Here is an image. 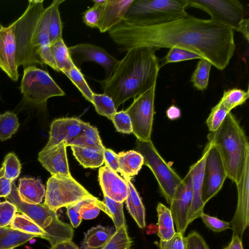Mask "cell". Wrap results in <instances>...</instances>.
Here are the masks:
<instances>
[{"instance_id":"cell-13","label":"cell","mask_w":249,"mask_h":249,"mask_svg":"<svg viewBox=\"0 0 249 249\" xmlns=\"http://www.w3.org/2000/svg\"><path fill=\"white\" fill-rule=\"evenodd\" d=\"M193 199L192 176L189 171L178 187L170 204V210L177 232L184 234L189 225L188 213Z\"/></svg>"},{"instance_id":"cell-3","label":"cell","mask_w":249,"mask_h":249,"mask_svg":"<svg viewBox=\"0 0 249 249\" xmlns=\"http://www.w3.org/2000/svg\"><path fill=\"white\" fill-rule=\"evenodd\" d=\"M43 0H30L22 15L12 23L18 67L44 64L40 52L50 47L49 24L52 5L45 8Z\"/></svg>"},{"instance_id":"cell-46","label":"cell","mask_w":249,"mask_h":249,"mask_svg":"<svg viewBox=\"0 0 249 249\" xmlns=\"http://www.w3.org/2000/svg\"><path fill=\"white\" fill-rule=\"evenodd\" d=\"M185 240V249H210L203 237L196 231L189 232Z\"/></svg>"},{"instance_id":"cell-45","label":"cell","mask_w":249,"mask_h":249,"mask_svg":"<svg viewBox=\"0 0 249 249\" xmlns=\"http://www.w3.org/2000/svg\"><path fill=\"white\" fill-rule=\"evenodd\" d=\"M199 218H201L206 226L213 231L219 232L227 229H231L230 223L210 216L204 212L200 214Z\"/></svg>"},{"instance_id":"cell-12","label":"cell","mask_w":249,"mask_h":249,"mask_svg":"<svg viewBox=\"0 0 249 249\" xmlns=\"http://www.w3.org/2000/svg\"><path fill=\"white\" fill-rule=\"evenodd\" d=\"M205 148L206 156L201 196L205 205L219 192L227 178L223 160L217 148L210 142Z\"/></svg>"},{"instance_id":"cell-50","label":"cell","mask_w":249,"mask_h":249,"mask_svg":"<svg viewBox=\"0 0 249 249\" xmlns=\"http://www.w3.org/2000/svg\"><path fill=\"white\" fill-rule=\"evenodd\" d=\"M104 163L116 173L121 174L120 168L118 154H116L112 150L106 148L103 153Z\"/></svg>"},{"instance_id":"cell-52","label":"cell","mask_w":249,"mask_h":249,"mask_svg":"<svg viewBox=\"0 0 249 249\" xmlns=\"http://www.w3.org/2000/svg\"><path fill=\"white\" fill-rule=\"evenodd\" d=\"M223 249H244L241 238L237 234H233L230 243Z\"/></svg>"},{"instance_id":"cell-23","label":"cell","mask_w":249,"mask_h":249,"mask_svg":"<svg viewBox=\"0 0 249 249\" xmlns=\"http://www.w3.org/2000/svg\"><path fill=\"white\" fill-rule=\"evenodd\" d=\"M17 189L21 200L28 203L40 204L45 196L44 185L33 178H21Z\"/></svg>"},{"instance_id":"cell-30","label":"cell","mask_w":249,"mask_h":249,"mask_svg":"<svg viewBox=\"0 0 249 249\" xmlns=\"http://www.w3.org/2000/svg\"><path fill=\"white\" fill-rule=\"evenodd\" d=\"M50 47L59 71L64 73L75 65L63 38L56 40Z\"/></svg>"},{"instance_id":"cell-16","label":"cell","mask_w":249,"mask_h":249,"mask_svg":"<svg viewBox=\"0 0 249 249\" xmlns=\"http://www.w3.org/2000/svg\"><path fill=\"white\" fill-rule=\"evenodd\" d=\"M0 68L15 81L18 78L16 62V44L12 23L0 31Z\"/></svg>"},{"instance_id":"cell-28","label":"cell","mask_w":249,"mask_h":249,"mask_svg":"<svg viewBox=\"0 0 249 249\" xmlns=\"http://www.w3.org/2000/svg\"><path fill=\"white\" fill-rule=\"evenodd\" d=\"M156 209L158 215V235L160 240H170L176 232L170 209L159 202Z\"/></svg>"},{"instance_id":"cell-48","label":"cell","mask_w":249,"mask_h":249,"mask_svg":"<svg viewBox=\"0 0 249 249\" xmlns=\"http://www.w3.org/2000/svg\"><path fill=\"white\" fill-rule=\"evenodd\" d=\"M185 237L181 233L176 232L173 238L168 241L160 240L159 249H185Z\"/></svg>"},{"instance_id":"cell-42","label":"cell","mask_w":249,"mask_h":249,"mask_svg":"<svg viewBox=\"0 0 249 249\" xmlns=\"http://www.w3.org/2000/svg\"><path fill=\"white\" fill-rule=\"evenodd\" d=\"M229 112L219 102L212 108L206 121L210 132H214L219 128Z\"/></svg>"},{"instance_id":"cell-7","label":"cell","mask_w":249,"mask_h":249,"mask_svg":"<svg viewBox=\"0 0 249 249\" xmlns=\"http://www.w3.org/2000/svg\"><path fill=\"white\" fill-rule=\"evenodd\" d=\"M136 149L143 158V164L149 168L156 178L167 202H171L182 178L159 154L152 141L137 140Z\"/></svg>"},{"instance_id":"cell-31","label":"cell","mask_w":249,"mask_h":249,"mask_svg":"<svg viewBox=\"0 0 249 249\" xmlns=\"http://www.w3.org/2000/svg\"><path fill=\"white\" fill-rule=\"evenodd\" d=\"M212 63L205 58L200 59L193 72L191 81L198 90H205L208 87Z\"/></svg>"},{"instance_id":"cell-17","label":"cell","mask_w":249,"mask_h":249,"mask_svg":"<svg viewBox=\"0 0 249 249\" xmlns=\"http://www.w3.org/2000/svg\"><path fill=\"white\" fill-rule=\"evenodd\" d=\"M98 179L104 196L117 202L123 203L128 193V187L124 178L107 165L99 169Z\"/></svg>"},{"instance_id":"cell-38","label":"cell","mask_w":249,"mask_h":249,"mask_svg":"<svg viewBox=\"0 0 249 249\" xmlns=\"http://www.w3.org/2000/svg\"><path fill=\"white\" fill-rule=\"evenodd\" d=\"M103 203L108 208L115 228V231L123 227H127L123 212V203L115 201L104 196Z\"/></svg>"},{"instance_id":"cell-21","label":"cell","mask_w":249,"mask_h":249,"mask_svg":"<svg viewBox=\"0 0 249 249\" xmlns=\"http://www.w3.org/2000/svg\"><path fill=\"white\" fill-rule=\"evenodd\" d=\"M133 0H106L101 7L97 28L101 33L109 32L120 22Z\"/></svg>"},{"instance_id":"cell-14","label":"cell","mask_w":249,"mask_h":249,"mask_svg":"<svg viewBox=\"0 0 249 249\" xmlns=\"http://www.w3.org/2000/svg\"><path fill=\"white\" fill-rule=\"evenodd\" d=\"M236 185L237 203L234 214L230 223L233 234L242 238L249 224V156L247 157L241 176Z\"/></svg>"},{"instance_id":"cell-49","label":"cell","mask_w":249,"mask_h":249,"mask_svg":"<svg viewBox=\"0 0 249 249\" xmlns=\"http://www.w3.org/2000/svg\"><path fill=\"white\" fill-rule=\"evenodd\" d=\"M88 198H85L75 204L66 207L68 215L70 219L72 227L77 228L80 224L82 221V218L79 213V210L86 203Z\"/></svg>"},{"instance_id":"cell-19","label":"cell","mask_w":249,"mask_h":249,"mask_svg":"<svg viewBox=\"0 0 249 249\" xmlns=\"http://www.w3.org/2000/svg\"><path fill=\"white\" fill-rule=\"evenodd\" d=\"M206 156V149L205 147L201 157L190 166L189 170L192 176L193 190L192 202L188 217L189 225L203 213L205 205L202 201L201 196Z\"/></svg>"},{"instance_id":"cell-32","label":"cell","mask_w":249,"mask_h":249,"mask_svg":"<svg viewBox=\"0 0 249 249\" xmlns=\"http://www.w3.org/2000/svg\"><path fill=\"white\" fill-rule=\"evenodd\" d=\"M64 0H54L51 3L52 10L49 24L50 44L63 38L62 33L63 25L61 21L59 7Z\"/></svg>"},{"instance_id":"cell-25","label":"cell","mask_w":249,"mask_h":249,"mask_svg":"<svg viewBox=\"0 0 249 249\" xmlns=\"http://www.w3.org/2000/svg\"><path fill=\"white\" fill-rule=\"evenodd\" d=\"M127 187V196L125 200L127 210L140 228L146 226L145 210L140 196L130 179L124 177Z\"/></svg>"},{"instance_id":"cell-39","label":"cell","mask_w":249,"mask_h":249,"mask_svg":"<svg viewBox=\"0 0 249 249\" xmlns=\"http://www.w3.org/2000/svg\"><path fill=\"white\" fill-rule=\"evenodd\" d=\"M132 244V241L128 236L127 227H123L115 231L102 249H130Z\"/></svg>"},{"instance_id":"cell-20","label":"cell","mask_w":249,"mask_h":249,"mask_svg":"<svg viewBox=\"0 0 249 249\" xmlns=\"http://www.w3.org/2000/svg\"><path fill=\"white\" fill-rule=\"evenodd\" d=\"M65 142L46 150H41L38 160L52 176L60 174L70 176Z\"/></svg>"},{"instance_id":"cell-5","label":"cell","mask_w":249,"mask_h":249,"mask_svg":"<svg viewBox=\"0 0 249 249\" xmlns=\"http://www.w3.org/2000/svg\"><path fill=\"white\" fill-rule=\"evenodd\" d=\"M18 211L28 217L46 233L45 239L51 247L64 241H72L74 231L71 226L60 221L56 212L44 203L30 204L22 200L13 181L10 194L6 197Z\"/></svg>"},{"instance_id":"cell-1","label":"cell","mask_w":249,"mask_h":249,"mask_svg":"<svg viewBox=\"0 0 249 249\" xmlns=\"http://www.w3.org/2000/svg\"><path fill=\"white\" fill-rule=\"evenodd\" d=\"M108 33L121 52L145 47L179 48L208 60L220 71L228 65L235 50L233 29L188 14L153 25H137L124 18Z\"/></svg>"},{"instance_id":"cell-26","label":"cell","mask_w":249,"mask_h":249,"mask_svg":"<svg viewBox=\"0 0 249 249\" xmlns=\"http://www.w3.org/2000/svg\"><path fill=\"white\" fill-rule=\"evenodd\" d=\"M121 175L131 179L137 175L143 165V158L137 151L131 150L118 154Z\"/></svg>"},{"instance_id":"cell-22","label":"cell","mask_w":249,"mask_h":249,"mask_svg":"<svg viewBox=\"0 0 249 249\" xmlns=\"http://www.w3.org/2000/svg\"><path fill=\"white\" fill-rule=\"evenodd\" d=\"M66 146L75 145L95 150L103 154L105 147L96 127L84 122L81 132L74 138L65 142Z\"/></svg>"},{"instance_id":"cell-44","label":"cell","mask_w":249,"mask_h":249,"mask_svg":"<svg viewBox=\"0 0 249 249\" xmlns=\"http://www.w3.org/2000/svg\"><path fill=\"white\" fill-rule=\"evenodd\" d=\"M17 211V208L12 203L0 202V227L10 225Z\"/></svg>"},{"instance_id":"cell-40","label":"cell","mask_w":249,"mask_h":249,"mask_svg":"<svg viewBox=\"0 0 249 249\" xmlns=\"http://www.w3.org/2000/svg\"><path fill=\"white\" fill-rule=\"evenodd\" d=\"M1 168L4 178L13 181L20 174L21 164L16 155L10 153L5 156Z\"/></svg>"},{"instance_id":"cell-53","label":"cell","mask_w":249,"mask_h":249,"mask_svg":"<svg viewBox=\"0 0 249 249\" xmlns=\"http://www.w3.org/2000/svg\"><path fill=\"white\" fill-rule=\"evenodd\" d=\"M166 116L171 120L179 118L181 116V111L179 107L175 105L170 106L166 111Z\"/></svg>"},{"instance_id":"cell-56","label":"cell","mask_w":249,"mask_h":249,"mask_svg":"<svg viewBox=\"0 0 249 249\" xmlns=\"http://www.w3.org/2000/svg\"><path fill=\"white\" fill-rule=\"evenodd\" d=\"M92 1L94 2V5L101 7L104 4L106 0H93Z\"/></svg>"},{"instance_id":"cell-33","label":"cell","mask_w":249,"mask_h":249,"mask_svg":"<svg viewBox=\"0 0 249 249\" xmlns=\"http://www.w3.org/2000/svg\"><path fill=\"white\" fill-rule=\"evenodd\" d=\"M249 97V90L247 91L237 88L224 90L219 103L229 112L243 105Z\"/></svg>"},{"instance_id":"cell-34","label":"cell","mask_w":249,"mask_h":249,"mask_svg":"<svg viewBox=\"0 0 249 249\" xmlns=\"http://www.w3.org/2000/svg\"><path fill=\"white\" fill-rule=\"evenodd\" d=\"M10 227L28 233L36 234L45 239L46 232L24 214L16 213L10 223Z\"/></svg>"},{"instance_id":"cell-47","label":"cell","mask_w":249,"mask_h":249,"mask_svg":"<svg viewBox=\"0 0 249 249\" xmlns=\"http://www.w3.org/2000/svg\"><path fill=\"white\" fill-rule=\"evenodd\" d=\"M101 7L102 6L93 5L84 12L83 21L87 26L92 28H97L100 18Z\"/></svg>"},{"instance_id":"cell-55","label":"cell","mask_w":249,"mask_h":249,"mask_svg":"<svg viewBox=\"0 0 249 249\" xmlns=\"http://www.w3.org/2000/svg\"><path fill=\"white\" fill-rule=\"evenodd\" d=\"M249 19L244 18L241 22L238 32L241 33L245 39L249 41Z\"/></svg>"},{"instance_id":"cell-9","label":"cell","mask_w":249,"mask_h":249,"mask_svg":"<svg viewBox=\"0 0 249 249\" xmlns=\"http://www.w3.org/2000/svg\"><path fill=\"white\" fill-rule=\"evenodd\" d=\"M20 89L25 100L35 105H44L50 98L65 94L48 72L35 65L24 68Z\"/></svg>"},{"instance_id":"cell-27","label":"cell","mask_w":249,"mask_h":249,"mask_svg":"<svg viewBox=\"0 0 249 249\" xmlns=\"http://www.w3.org/2000/svg\"><path fill=\"white\" fill-rule=\"evenodd\" d=\"M34 237L40 236L14 230L7 226L0 227V249H12Z\"/></svg>"},{"instance_id":"cell-36","label":"cell","mask_w":249,"mask_h":249,"mask_svg":"<svg viewBox=\"0 0 249 249\" xmlns=\"http://www.w3.org/2000/svg\"><path fill=\"white\" fill-rule=\"evenodd\" d=\"M78 89L84 97L92 103L93 92L89 88L80 70L75 65L64 73Z\"/></svg>"},{"instance_id":"cell-8","label":"cell","mask_w":249,"mask_h":249,"mask_svg":"<svg viewBox=\"0 0 249 249\" xmlns=\"http://www.w3.org/2000/svg\"><path fill=\"white\" fill-rule=\"evenodd\" d=\"M95 197L70 176H52L47 182L44 204L56 212L63 207L87 198Z\"/></svg>"},{"instance_id":"cell-10","label":"cell","mask_w":249,"mask_h":249,"mask_svg":"<svg viewBox=\"0 0 249 249\" xmlns=\"http://www.w3.org/2000/svg\"><path fill=\"white\" fill-rule=\"evenodd\" d=\"M156 86L154 85L134 98L131 105L125 110L131 121L132 133L141 141L151 140Z\"/></svg>"},{"instance_id":"cell-2","label":"cell","mask_w":249,"mask_h":249,"mask_svg":"<svg viewBox=\"0 0 249 249\" xmlns=\"http://www.w3.org/2000/svg\"><path fill=\"white\" fill-rule=\"evenodd\" d=\"M157 50L146 47L128 50L112 73L99 81L104 93L112 98L116 109L156 84L160 69Z\"/></svg>"},{"instance_id":"cell-6","label":"cell","mask_w":249,"mask_h":249,"mask_svg":"<svg viewBox=\"0 0 249 249\" xmlns=\"http://www.w3.org/2000/svg\"><path fill=\"white\" fill-rule=\"evenodd\" d=\"M187 0H133L124 19L141 25L160 24L188 15Z\"/></svg>"},{"instance_id":"cell-24","label":"cell","mask_w":249,"mask_h":249,"mask_svg":"<svg viewBox=\"0 0 249 249\" xmlns=\"http://www.w3.org/2000/svg\"><path fill=\"white\" fill-rule=\"evenodd\" d=\"M115 232L113 227L101 225L92 227L85 233L80 249H102Z\"/></svg>"},{"instance_id":"cell-54","label":"cell","mask_w":249,"mask_h":249,"mask_svg":"<svg viewBox=\"0 0 249 249\" xmlns=\"http://www.w3.org/2000/svg\"><path fill=\"white\" fill-rule=\"evenodd\" d=\"M51 249H79L72 241L58 242L51 247Z\"/></svg>"},{"instance_id":"cell-29","label":"cell","mask_w":249,"mask_h":249,"mask_svg":"<svg viewBox=\"0 0 249 249\" xmlns=\"http://www.w3.org/2000/svg\"><path fill=\"white\" fill-rule=\"evenodd\" d=\"M71 147L75 159L84 168H97L104 163L103 154L99 151L75 145Z\"/></svg>"},{"instance_id":"cell-15","label":"cell","mask_w":249,"mask_h":249,"mask_svg":"<svg viewBox=\"0 0 249 249\" xmlns=\"http://www.w3.org/2000/svg\"><path fill=\"white\" fill-rule=\"evenodd\" d=\"M71 58L76 57L79 63L92 61L102 66L106 78L110 76L116 68L119 60L108 53L104 49L89 43H82L68 48Z\"/></svg>"},{"instance_id":"cell-4","label":"cell","mask_w":249,"mask_h":249,"mask_svg":"<svg viewBox=\"0 0 249 249\" xmlns=\"http://www.w3.org/2000/svg\"><path fill=\"white\" fill-rule=\"evenodd\" d=\"M207 138L220 153L227 178L237 183L249 156L248 140L239 122L231 112H229L219 128L214 132H210Z\"/></svg>"},{"instance_id":"cell-11","label":"cell","mask_w":249,"mask_h":249,"mask_svg":"<svg viewBox=\"0 0 249 249\" xmlns=\"http://www.w3.org/2000/svg\"><path fill=\"white\" fill-rule=\"evenodd\" d=\"M188 7L201 9L211 20L238 31L244 19L245 10L238 0H187Z\"/></svg>"},{"instance_id":"cell-18","label":"cell","mask_w":249,"mask_h":249,"mask_svg":"<svg viewBox=\"0 0 249 249\" xmlns=\"http://www.w3.org/2000/svg\"><path fill=\"white\" fill-rule=\"evenodd\" d=\"M84 124V122L74 117L53 120L51 125L49 140L42 150H46L62 142L74 138L81 132Z\"/></svg>"},{"instance_id":"cell-41","label":"cell","mask_w":249,"mask_h":249,"mask_svg":"<svg viewBox=\"0 0 249 249\" xmlns=\"http://www.w3.org/2000/svg\"><path fill=\"white\" fill-rule=\"evenodd\" d=\"M203 58L198 54L181 48L173 47L163 58L162 65L185 60Z\"/></svg>"},{"instance_id":"cell-43","label":"cell","mask_w":249,"mask_h":249,"mask_svg":"<svg viewBox=\"0 0 249 249\" xmlns=\"http://www.w3.org/2000/svg\"><path fill=\"white\" fill-rule=\"evenodd\" d=\"M111 121L118 132L125 134L132 133L131 121L125 110L117 111L114 114Z\"/></svg>"},{"instance_id":"cell-37","label":"cell","mask_w":249,"mask_h":249,"mask_svg":"<svg viewBox=\"0 0 249 249\" xmlns=\"http://www.w3.org/2000/svg\"><path fill=\"white\" fill-rule=\"evenodd\" d=\"M19 125L18 118L15 113L7 111L0 115V140L10 139L17 132Z\"/></svg>"},{"instance_id":"cell-57","label":"cell","mask_w":249,"mask_h":249,"mask_svg":"<svg viewBox=\"0 0 249 249\" xmlns=\"http://www.w3.org/2000/svg\"><path fill=\"white\" fill-rule=\"evenodd\" d=\"M4 27H3L2 25L0 24V31L3 29Z\"/></svg>"},{"instance_id":"cell-51","label":"cell","mask_w":249,"mask_h":249,"mask_svg":"<svg viewBox=\"0 0 249 249\" xmlns=\"http://www.w3.org/2000/svg\"><path fill=\"white\" fill-rule=\"evenodd\" d=\"M12 181L4 178L2 169H0V197H7L10 193Z\"/></svg>"},{"instance_id":"cell-35","label":"cell","mask_w":249,"mask_h":249,"mask_svg":"<svg viewBox=\"0 0 249 249\" xmlns=\"http://www.w3.org/2000/svg\"><path fill=\"white\" fill-rule=\"evenodd\" d=\"M92 104L98 114L110 120L117 112L113 100L104 93L103 94L93 93Z\"/></svg>"}]
</instances>
